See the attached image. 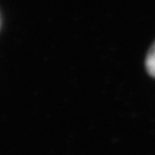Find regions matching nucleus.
<instances>
[{
    "mask_svg": "<svg viewBox=\"0 0 155 155\" xmlns=\"http://www.w3.org/2000/svg\"><path fill=\"white\" fill-rule=\"evenodd\" d=\"M145 68L149 74L155 78V43L150 48L147 58H145Z\"/></svg>",
    "mask_w": 155,
    "mask_h": 155,
    "instance_id": "f257e3e1",
    "label": "nucleus"
}]
</instances>
